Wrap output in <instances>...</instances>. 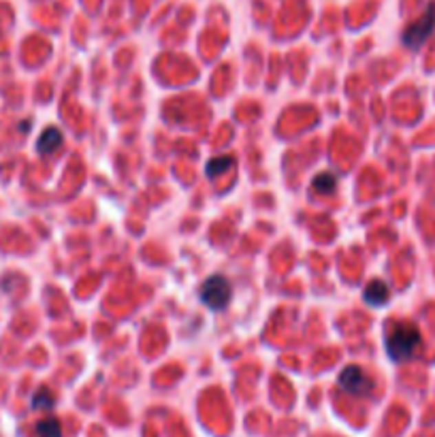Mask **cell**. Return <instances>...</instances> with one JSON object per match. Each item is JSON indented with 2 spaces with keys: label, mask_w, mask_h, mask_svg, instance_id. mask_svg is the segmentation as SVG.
<instances>
[{
  "label": "cell",
  "mask_w": 435,
  "mask_h": 437,
  "mask_svg": "<svg viewBox=\"0 0 435 437\" xmlns=\"http://www.w3.org/2000/svg\"><path fill=\"white\" fill-rule=\"evenodd\" d=\"M421 348V333L414 324L395 322L386 333V352L395 363L407 361Z\"/></svg>",
  "instance_id": "cell-1"
},
{
  "label": "cell",
  "mask_w": 435,
  "mask_h": 437,
  "mask_svg": "<svg viewBox=\"0 0 435 437\" xmlns=\"http://www.w3.org/2000/svg\"><path fill=\"white\" fill-rule=\"evenodd\" d=\"M201 301L207 305L209 310H224L231 301V281L224 275H211L209 279L203 281L201 286Z\"/></svg>",
  "instance_id": "cell-2"
},
{
  "label": "cell",
  "mask_w": 435,
  "mask_h": 437,
  "mask_svg": "<svg viewBox=\"0 0 435 437\" xmlns=\"http://www.w3.org/2000/svg\"><path fill=\"white\" fill-rule=\"evenodd\" d=\"M433 28H435V5L431 3L421 19H416L414 24H410L405 28V32H403V45H407L410 50H418L423 43L431 36Z\"/></svg>",
  "instance_id": "cell-3"
},
{
  "label": "cell",
  "mask_w": 435,
  "mask_h": 437,
  "mask_svg": "<svg viewBox=\"0 0 435 437\" xmlns=\"http://www.w3.org/2000/svg\"><path fill=\"white\" fill-rule=\"evenodd\" d=\"M339 386L346 390V392H350V395H357V397H363V395H369V390L374 388V382L367 378V374L357 367V365H350V367H346L341 371V376H339Z\"/></svg>",
  "instance_id": "cell-4"
},
{
  "label": "cell",
  "mask_w": 435,
  "mask_h": 437,
  "mask_svg": "<svg viewBox=\"0 0 435 437\" xmlns=\"http://www.w3.org/2000/svg\"><path fill=\"white\" fill-rule=\"evenodd\" d=\"M363 299L367 303H372L376 305V308H380V305H384L388 301V288H386V284L382 279H372L367 284V288L363 292Z\"/></svg>",
  "instance_id": "cell-5"
},
{
  "label": "cell",
  "mask_w": 435,
  "mask_h": 437,
  "mask_svg": "<svg viewBox=\"0 0 435 437\" xmlns=\"http://www.w3.org/2000/svg\"><path fill=\"white\" fill-rule=\"evenodd\" d=\"M62 145V135L58 128H47L43 130V135L36 143V149L41 154H54V151Z\"/></svg>",
  "instance_id": "cell-6"
},
{
  "label": "cell",
  "mask_w": 435,
  "mask_h": 437,
  "mask_svg": "<svg viewBox=\"0 0 435 437\" xmlns=\"http://www.w3.org/2000/svg\"><path fill=\"white\" fill-rule=\"evenodd\" d=\"M36 435L39 437H62V427L56 418H43L36 425Z\"/></svg>",
  "instance_id": "cell-7"
},
{
  "label": "cell",
  "mask_w": 435,
  "mask_h": 437,
  "mask_svg": "<svg viewBox=\"0 0 435 437\" xmlns=\"http://www.w3.org/2000/svg\"><path fill=\"white\" fill-rule=\"evenodd\" d=\"M312 186L320 194H331L335 190V178L331 173H320V175H316V178H314Z\"/></svg>",
  "instance_id": "cell-8"
},
{
  "label": "cell",
  "mask_w": 435,
  "mask_h": 437,
  "mask_svg": "<svg viewBox=\"0 0 435 437\" xmlns=\"http://www.w3.org/2000/svg\"><path fill=\"white\" fill-rule=\"evenodd\" d=\"M233 162H235V160H233L231 156H220V158L209 160V162H207V178H215V175L224 173L226 169L233 167Z\"/></svg>",
  "instance_id": "cell-9"
},
{
  "label": "cell",
  "mask_w": 435,
  "mask_h": 437,
  "mask_svg": "<svg viewBox=\"0 0 435 437\" xmlns=\"http://www.w3.org/2000/svg\"><path fill=\"white\" fill-rule=\"evenodd\" d=\"M32 405L36 409H52L54 407V395H52V392H47V390H41V392H36V395H34Z\"/></svg>",
  "instance_id": "cell-10"
}]
</instances>
